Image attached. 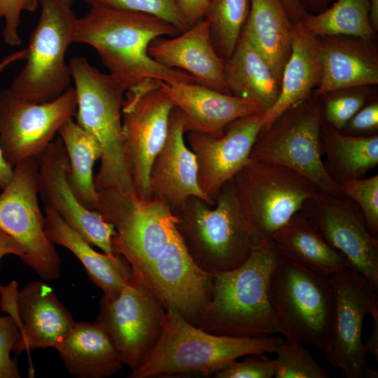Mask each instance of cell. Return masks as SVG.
<instances>
[{"label":"cell","mask_w":378,"mask_h":378,"mask_svg":"<svg viewBox=\"0 0 378 378\" xmlns=\"http://www.w3.org/2000/svg\"><path fill=\"white\" fill-rule=\"evenodd\" d=\"M181 33L152 15L90 6L77 19L73 42L94 48L108 74L126 90L146 80L198 83L190 74L163 66L148 55L153 40Z\"/></svg>","instance_id":"obj_1"},{"label":"cell","mask_w":378,"mask_h":378,"mask_svg":"<svg viewBox=\"0 0 378 378\" xmlns=\"http://www.w3.org/2000/svg\"><path fill=\"white\" fill-rule=\"evenodd\" d=\"M281 256L272 239L255 244L238 267L213 275L210 298L195 326L214 335L266 337L280 333L270 281Z\"/></svg>","instance_id":"obj_2"},{"label":"cell","mask_w":378,"mask_h":378,"mask_svg":"<svg viewBox=\"0 0 378 378\" xmlns=\"http://www.w3.org/2000/svg\"><path fill=\"white\" fill-rule=\"evenodd\" d=\"M158 344L145 362L129 378H148L190 372L204 375L254 354H272L282 337H231L209 333L168 309Z\"/></svg>","instance_id":"obj_3"},{"label":"cell","mask_w":378,"mask_h":378,"mask_svg":"<svg viewBox=\"0 0 378 378\" xmlns=\"http://www.w3.org/2000/svg\"><path fill=\"white\" fill-rule=\"evenodd\" d=\"M69 66L77 99L76 122L102 148L100 168L94 176L96 189H118L137 195L123 147L122 110L126 89L84 57L72 58Z\"/></svg>","instance_id":"obj_4"},{"label":"cell","mask_w":378,"mask_h":378,"mask_svg":"<svg viewBox=\"0 0 378 378\" xmlns=\"http://www.w3.org/2000/svg\"><path fill=\"white\" fill-rule=\"evenodd\" d=\"M173 214L188 254L202 271L212 275L230 271L249 256L254 243L239 215L232 178L223 186L214 206L190 197Z\"/></svg>","instance_id":"obj_5"},{"label":"cell","mask_w":378,"mask_h":378,"mask_svg":"<svg viewBox=\"0 0 378 378\" xmlns=\"http://www.w3.org/2000/svg\"><path fill=\"white\" fill-rule=\"evenodd\" d=\"M232 181L239 215L254 244L272 239L320 190L291 168L250 159Z\"/></svg>","instance_id":"obj_6"},{"label":"cell","mask_w":378,"mask_h":378,"mask_svg":"<svg viewBox=\"0 0 378 378\" xmlns=\"http://www.w3.org/2000/svg\"><path fill=\"white\" fill-rule=\"evenodd\" d=\"M270 295L284 339L323 352L330 335L335 303L330 278L281 253L271 274Z\"/></svg>","instance_id":"obj_7"},{"label":"cell","mask_w":378,"mask_h":378,"mask_svg":"<svg viewBox=\"0 0 378 378\" xmlns=\"http://www.w3.org/2000/svg\"><path fill=\"white\" fill-rule=\"evenodd\" d=\"M41 15L27 48L26 64L10 89L19 98L41 104L70 88L72 77L65 62L78 18L60 0H38Z\"/></svg>","instance_id":"obj_8"},{"label":"cell","mask_w":378,"mask_h":378,"mask_svg":"<svg viewBox=\"0 0 378 378\" xmlns=\"http://www.w3.org/2000/svg\"><path fill=\"white\" fill-rule=\"evenodd\" d=\"M98 192V212L115 230L111 239L113 251L127 262L133 276L141 281L166 247L178 219L162 200H141L113 188Z\"/></svg>","instance_id":"obj_9"},{"label":"cell","mask_w":378,"mask_h":378,"mask_svg":"<svg viewBox=\"0 0 378 378\" xmlns=\"http://www.w3.org/2000/svg\"><path fill=\"white\" fill-rule=\"evenodd\" d=\"M322 104L308 98L284 112L267 129H261L249 159L281 164L306 176L321 191L341 195L322 159Z\"/></svg>","instance_id":"obj_10"},{"label":"cell","mask_w":378,"mask_h":378,"mask_svg":"<svg viewBox=\"0 0 378 378\" xmlns=\"http://www.w3.org/2000/svg\"><path fill=\"white\" fill-rule=\"evenodd\" d=\"M38 174L37 158L13 167L12 180L0 194V228L23 248L22 262L41 278L52 281L60 275L61 260L46 234L38 200Z\"/></svg>","instance_id":"obj_11"},{"label":"cell","mask_w":378,"mask_h":378,"mask_svg":"<svg viewBox=\"0 0 378 378\" xmlns=\"http://www.w3.org/2000/svg\"><path fill=\"white\" fill-rule=\"evenodd\" d=\"M174 107L157 80L143 81L125 92L122 110L124 153L136 193L141 200L151 198V166L166 140Z\"/></svg>","instance_id":"obj_12"},{"label":"cell","mask_w":378,"mask_h":378,"mask_svg":"<svg viewBox=\"0 0 378 378\" xmlns=\"http://www.w3.org/2000/svg\"><path fill=\"white\" fill-rule=\"evenodd\" d=\"M335 294L330 335L322 352L346 378H372L362 340L365 318L378 303V286L351 267L329 277Z\"/></svg>","instance_id":"obj_13"},{"label":"cell","mask_w":378,"mask_h":378,"mask_svg":"<svg viewBox=\"0 0 378 378\" xmlns=\"http://www.w3.org/2000/svg\"><path fill=\"white\" fill-rule=\"evenodd\" d=\"M167 311L133 275L115 298L103 296L96 319L124 365L139 368L152 352L162 332Z\"/></svg>","instance_id":"obj_14"},{"label":"cell","mask_w":378,"mask_h":378,"mask_svg":"<svg viewBox=\"0 0 378 378\" xmlns=\"http://www.w3.org/2000/svg\"><path fill=\"white\" fill-rule=\"evenodd\" d=\"M75 89L41 104L17 97L8 88L0 92V146L14 167L29 158L39 159L62 125L76 113Z\"/></svg>","instance_id":"obj_15"},{"label":"cell","mask_w":378,"mask_h":378,"mask_svg":"<svg viewBox=\"0 0 378 378\" xmlns=\"http://www.w3.org/2000/svg\"><path fill=\"white\" fill-rule=\"evenodd\" d=\"M301 211L325 239L348 260L350 267L378 286V239L368 230L363 216L350 199L319 190Z\"/></svg>","instance_id":"obj_16"},{"label":"cell","mask_w":378,"mask_h":378,"mask_svg":"<svg viewBox=\"0 0 378 378\" xmlns=\"http://www.w3.org/2000/svg\"><path fill=\"white\" fill-rule=\"evenodd\" d=\"M68 155L60 137L52 141L38 159V191L45 207L57 214L89 244L109 255H117L111 239L113 225L102 215L85 207L72 191L67 179Z\"/></svg>","instance_id":"obj_17"},{"label":"cell","mask_w":378,"mask_h":378,"mask_svg":"<svg viewBox=\"0 0 378 378\" xmlns=\"http://www.w3.org/2000/svg\"><path fill=\"white\" fill-rule=\"evenodd\" d=\"M265 113L232 121L220 137L198 132L186 133L190 149L196 156L199 186L214 204L223 186L248 162L264 125Z\"/></svg>","instance_id":"obj_18"},{"label":"cell","mask_w":378,"mask_h":378,"mask_svg":"<svg viewBox=\"0 0 378 378\" xmlns=\"http://www.w3.org/2000/svg\"><path fill=\"white\" fill-rule=\"evenodd\" d=\"M184 134V117L175 106L170 113L166 140L152 164L149 178L151 197L166 202L172 214L190 197L215 204L199 186L196 156L186 144Z\"/></svg>","instance_id":"obj_19"},{"label":"cell","mask_w":378,"mask_h":378,"mask_svg":"<svg viewBox=\"0 0 378 378\" xmlns=\"http://www.w3.org/2000/svg\"><path fill=\"white\" fill-rule=\"evenodd\" d=\"M148 53L160 65L184 71L199 84L230 94L225 78V60L213 46L205 19L177 36L155 38L148 46Z\"/></svg>","instance_id":"obj_20"},{"label":"cell","mask_w":378,"mask_h":378,"mask_svg":"<svg viewBox=\"0 0 378 378\" xmlns=\"http://www.w3.org/2000/svg\"><path fill=\"white\" fill-rule=\"evenodd\" d=\"M13 317L20 330V337L13 351L52 347L57 349L76 321L71 313L46 283L32 281L18 291Z\"/></svg>","instance_id":"obj_21"},{"label":"cell","mask_w":378,"mask_h":378,"mask_svg":"<svg viewBox=\"0 0 378 378\" xmlns=\"http://www.w3.org/2000/svg\"><path fill=\"white\" fill-rule=\"evenodd\" d=\"M184 117V131L215 137L232 121L265 111L257 103L222 93L197 83H168L157 80Z\"/></svg>","instance_id":"obj_22"},{"label":"cell","mask_w":378,"mask_h":378,"mask_svg":"<svg viewBox=\"0 0 378 378\" xmlns=\"http://www.w3.org/2000/svg\"><path fill=\"white\" fill-rule=\"evenodd\" d=\"M367 41L340 36L319 41L321 76L316 95L378 83V60Z\"/></svg>","instance_id":"obj_23"},{"label":"cell","mask_w":378,"mask_h":378,"mask_svg":"<svg viewBox=\"0 0 378 378\" xmlns=\"http://www.w3.org/2000/svg\"><path fill=\"white\" fill-rule=\"evenodd\" d=\"M321 76L319 39L298 22L293 25L290 53L282 72L279 97L265 111L261 129H267L287 109L309 98Z\"/></svg>","instance_id":"obj_24"},{"label":"cell","mask_w":378,"mask_h":378,"mask_svg":"<svg viewBox=\"0 0 378 378\" xmlns=\"http://www.w3.org/2000/svg\"><path fill=\"white\" fill-rule=\"evenodd\" d=\"M45 231L50 241L65 247L77 257L104 296L116 297L132 277L127 262L118 254L112 256L96 251L54 211L45 207Z\"/></svg>","instance_id":"obj_25"},{"label":"cell","mask_w":378,"mask_h":378,"mask_svg":"<svg viewBox=\"0 0 378 378\" xmlns=\"http://www.w3.org/2000/svg\"><path fill=\"white\" fill-rule=\"evenodd\" d=\"M68 372L78 378H104L124 365L109 337L96 321L76 322L56 349Z\"/></svg>","instance_id":"obj_26"},{"label":"cell","mask_w":378,"mask_h":378,"mask_svg":"<svg viewBox=\"0 0 378 378\" xmlns=\"http://www.w3.org/2000/svg\"><path fill=\"white\" fill-rule=\"evenodd\" d=\"M224 73L230 94L254 102L265 111L279 97V79L243 31L233 53L225 60Z\"/></svg>","instance_id":"obj_27"},{"label":"cell","mask_w":378,"mask_h":378,"mask_svg":"<svg viewBox=\"0 0 378 378\" xmlns=\"http://www.w3.org/2000/svg\"><path fill=\"white\" fill-rule=\"evenodd\" d=\"M272 240L284 257L320 275L330 277L351 267L346 258L328 244L301 210L274 235Z\"/></svg>","instance_id":"obj_28"},{"label":"cell","mask_w":378,"mask_h":378,"mask_svg":"<svg viewBox=\"0 0 378 378\" xmlns=\"http://www.w3.org/2000/svg\"><path fill=\"white\" fill-rule=\"evenodd\" d=\"M293 30L282 0H250L242 31L265 56L280 82L290 53Z\"/></svg>","instance_id":"obj_29"},{"label":"cell","mask_w":378,"mask_h":378,"mask_svg":"<svg viewBox=\"0 0 378 378\" xmlns=\"http://www.w3.org/2000/svg\"><path fill=\"white\" fill-rule=\"evenodd\" d=\"M321 147L325 167L338 185L365 177L378 164L377 134L351 136L323 123Z\"/></svg>","instance_id":"obj_30"},{"label":"cell","mask_w":378,"mask_h":378,"mask_svg":"<svg viewBox=\"0 0 378 378\" xmlns=\"http://www.w3.org/2000/svg\"><path fill=\"white\" fill-rule=\"evenodd\" d=\"M58 133L69 161L67 179L72 191L85 207L98 211L99 197L94 183L93 168L102 156L99 142L73 118L66 120Z\"/></svg>","instance_id":"obj_31"},{"label":"cell","mask_w":378,"mask_h":378,"mask_svg":"<svg viewBox=\"0 0 378 378\" xmlns=\"http://www.w3.org/2000/svg\"><path fill=\"white\" fill-rule=\"evenodd\" d=\"M316 36H354L369 42L375 36L368 0H337L330 8L302 22Z\"/></svg>","instance_id":"obj_32"},{"label":"cell","mask_w":378,"mask_h":378,"mask_svg":"<svg viewBox=\"0 0 378 378\" xmlns=\"http://www.w3.org/2000/svg\"><path fill=\"white\" fill-rule=\"evenodd\" d=\"M249 9L250 0H210L204 11L213 46L225 60L235 49Z\"/></svg>","instance_id":"obj_33"},{"label":"cell","mask_w":378,"mask_h":378,"mask_svg":"<svg viewBox=\"0 0 378 378\" xmlns=\"http://www.w3.org/2000/svg\"><path fill=\"white\" fill-rule=\"evenodd\" d=\"M274 359L276 378H328L326 370L312 357L304 345L282 338Z\"/></svg>","instance_id":"obj_34"},{"label":"cell","mask_w":378,"mask_h":378,"mask_svg":"<svg viewBox=\"0 0 378 378\" xmlns=\"http://www.w3.org/2000/svg\"><path fill=\"white\" fill-rule=\"evenodd\" d=\"M341 193L360 209L368 231L378 234V175L339 183Z\"/></svg>","instance_id":"obj_35"},{"label":"cell","mask_w":378,"mask_h":378,"mask_svg":"<svg viewBox=\"0 0 378 378\" xmlns=\"http://www.w3.org/2000/svg\"><path fill=\"white\" fill-rule=\"evenodd\" d=\"M93 7L143 13L158 17L178 28L188 29L176 7L175 0H84Z\"/></svg>","instance_id":"obj_36"},{"label":"cell","mask_w":378,"mask_h":378,"mask_svg":"<svg viewBox=\"0 0 378 378\" xmlns=\"http://www.w3.org/2000/svg\"><path fill=\"white\" fill-rule=\"evenodd\" d=\"M368 102V96L362 92L334 93L321 102L322 121L326 120V125L340 131Z\"/></svg>","instance_id":"obj_37"},{"label":"cell","mask_w":378,"mask_h":378,"mask_svg":"<svg viewBox=\"0 0 378 378\" xmlns=\"http://www.w3.org/2000/svg\"><path fill=\"white\" fill-rule=\"evenodd\" d=\"M234 360L214 372L216 378H272L275 374L274 359L262 354H248Z\"/></svg>","instance_id":"obj_38"},{"label":"cell","mask_w":378,"mask_h":378,"mask_svg":"<svg viewBox=\"0 0 378 378\" xmlns=\"http://www.w3.org/2000/svg\"><path fill=\"white\" fill-rule=\"evenodd\" d=\"M17 321L12 316H0V378H19L18 364L10 356L20 337Z\"/></svg>","instance_id":"obj_39"},{"label":"cell","mask_w":378,"mask_h":378,"mask_svg":"<svg viewBox=\"0 0 378 378\" xmlns=\"http://www.w3.org/2000/svg\"><path fill=\"white\" fill-rule=\"evenodd\" d=\"M38 5V0H0V20L5 21L2 31L5 43L11 46L21 45L18 34L21 14L24 11L34 12Z\"/></svg>","instance_id":"obj_40"},{"label":"cell","mask_w":378,"mask_h":378,"mask_svg":"<svg viewBox=\"0 0 378 378\" xmlns=\"http://www.w3.org/2000/svg\"><path fill=\"white\" fill-rule=\"evenodd\" d=\"M378 129V103L370 102L361 108L340 130L358 136H372Z\"/></svg>","instance_id":"obj_41"},{"label":"cell","mask_w":378,"mask_h":378,"mask_svg":"<svg viewBox=\"0 0 378 378\" xmlns=\"http://www.w3.org/2000/svg\"><path fill=\"white\" fill-rule=\"evenodd\" d=\"M27 56V48L15 51L0 62V73L11 64L22 59H25ZM13 176V167L10 165L5 160L2 150L0 146V188L4 189L6 188Z\"/></svg>","instance_id":"obj_42"},{"label":"cell","mask_w":378,"mask_h":378,"mask_svg":"<svg viewBox=\"0 0 378 378\" xmlns=\"http://www.w3.org/2000/svg\"><path fill=\"white\" fill-rule=\"evenodd\" d=\"M210 0H175L178 12L188 28L203 19Z\"/></svg>","instance_id":"obj_43"},{"label":"cell","mask_w":378,"mask_h":378,"mask_svg":"<svg viewBox=\"0 0 378 378\" xmlns=\"http://www.w3.org/2000/svg\"><path fill=\"white\" fill-rule=\"evenodd\" d=\"M370 314L372 318L370 332L365 344L367 354H371L378 360V303L372 309Z\"/></svg>","instance_id":"obj_44"},{"label":"cell","mask_w":378,"mask_h":378,"mask_svg":"<svg viewBox=\"0 0 378 378\" xmlns=\"http://www.w3.org/2000/svg\"><path fill=\"white\" fill-rule=\"evenodd\" d=\"M24 254V250L19 243L0 228V268L1 260L4 256L15 255L21 259Z\"/></svg>","instance_id":"obj_45"},{"label":"cell","mask_w":378,"mask_h":378,"mask_svg":"<svg viewBox=\"0 0 378 378\" xmlns=\"http://www.w3.org/2000/svg\"><path fill=\"white\" fill-rule=\"evenodd\" d=\"M308 9L313 10H323L324 8L331 0H300Z\"/></svg>","instance_id":"obj_46"},{"label":"cell","mask_w":378,"mask_h":378,"mask_svg":"<svg viewBox=\"0 0 378 378\" xmlns=\"http://www.w3.org/2000/svg\"><path fill=\"white\" fill-rule=\"evenodd\" d=\"M368 1L370 22L374 31H377L378 29V0H368Z\"/></svg>","instance_id":"obj_47"},{"label":"cell","mask_w":378,"mask_h":378,"mask_svg":"<svg viewBox=\"0 0 378 378\" xmlns=\"http://www.w3.org/2000/svg\"><path fill=\"white\" fill-rule=\"evenodd\" d=\"M63 4L66 5L67 6L71 7L72 4L75 1V0H60Z\"/></svg>","instance_id":"obj_48"},{"label":"cell","mask_w":378,"mask_h":378,"mask_svg":"<svg viewBox=\"0 0 378 378\" xmlns=\"http://www.w3.org/2000/svg\"><path fill=\"white\" fill-rule=\"evenodd\" d=\"M282 1H283V2H286V1H288V2H289V1H292V0H282Z\"/></svg>","instance_id":"obj_49"},{"label":"cell","mask_w":378,"mask_h":378,"mask_svg":"<svg viewBox=\"0 0 378 378\" xmlns=\"http://www.w3.org/2000/svg\"><path fill=\"white\" fill-rule=\"evenodd\" d=\"M0 189H1V188H0Z\"/></svg>","instance_id":"obj_50"}]
</instances>
